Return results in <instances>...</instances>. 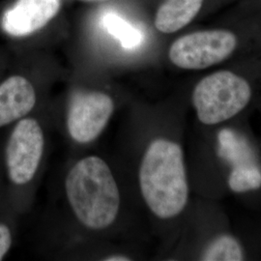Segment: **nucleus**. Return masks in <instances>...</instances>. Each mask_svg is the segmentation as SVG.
Masks as SVG:
<instances>
[{
	"label": "nucleus",
	"instance_id": "4",
	"mask_svg": "<svg viewBox=\"0 0 261 261\" xmlns=\"http://www.w3.org/2000/svg\"><path fill=\"white\" fill-rule=\"evenodd\" d=\"M252 94V86L245 76L230 70H220L196 84L192 100L199 121L215 125L243 111Z\"/></svg>",
	"mask_w": 261,
	"mask_h": 261
},
{
	"label": "nucleus",
	"instance_id": "5",
	"mask_svg": "<svg viewBox=\"0 0 261 261\" xmlns=\"http://www.w3.org/2000/svg\"><path fill=\"white\" fill-rule=\"evenodd\" d=\"M44 135L41 126L32 118L16 125L6 147V164L13 183L27 184L34 177L44 152Z\"/></svg>",
	"mask_w": 261,
	"mask_h": 261
},
{
	"label": "nucleus",
	"instance_id": "2",
	"mask_svg": "<svg viewBox=\"0 0 261 261\" xmlns=\"http://www.w3.org/2000/svg\"><path fill=\"white\" fill-rule=\"evenodd\" d=\"M233 19L219 27L199 29L177 38L168 49L173 65L184 70H204L231 58L242 37L261 22V11L239 4Z\"/></svg>",
	"mask_w": 261,
	"mask_h": 261
},
{
	"label": "nucleus",
	"instance_id": "8",
	"mask_svg": "<svg viewBox=\"0 0 261 261\" xmlns=\"http://www.w3.org/2000/svg\"><path fill=\"white\" fill-rule=\"evenodd\" d=\"M243 0H164L154 17V27L160 33L173 34L201 17Z\"/></svg>",
	"mask_w": 261,
	"mask_h": 261
},
{
	"label": "nucleus",
	"instance_id": "11",
	"mask_svg": "<svg viewBox=\"0 0 261 261\" xmlns=\"http://www.w3.org/2000/svg\"><path fill=\"white\" fill-rule=\"evenodd\" d=\"M103 25L107 32L118 40L125 49H135L143 43L144 35L140 29L114 12L103 16Z\"/></svg>",
	"mask_w": 261,
	"mask_h": 261
},
{
	"label": "nucleus",
	"instance_id": "12",
	"mask_svg": "<svg viewBox=\"0 0 261 261\" xmlns=\"http://www.w3.org/2000/svg\"><path fill=\"white\" fill-rule=\"evenodd\" d=\"M202 260L240 261L244 259V253L240 244L229 235L218 237L211 243L202 254Z\"/></svg>",
	"mask_w": 261,
	"mask_h": 261
},
{
	"label": "nucleus",
	"instance_id": "6",
	"mask_svg": "<svg viewBox=\"0 0 261 261\" xmlns=\"http://www.w3.org/2000/svg\"><path fill=\"white\" fill-rule=\"evenodd\" d=\"M113 110L114 103L108 94L98 91L75 93L67 116L72 139L80 143L93 141L106 128Z\"/></svg>",
	"mask_w": 261,
	"mask_h": 261
},
{
	"label": "nucleus",
	"instance_id": "3",
	"mask_svg": "<svg viewBox=\"0 0 261 261\" xmlns=\"http://www.w3.org/2000/svg\"><path fill=\"white\" fill-rule=\"evenodd\" d=\"M66 194L82 224L91 229H103L115 221L120 194L112 170L97 156L79 161L68 173Z\"/></svg>",
	"mask_w": 261,
	"mask_h": 261
},
{
	"label": "nucleus",
	"instance_id": "10",
	"mask_svg": "<svg viewBox=\"0 0 261 261\" xmlns=\"http://www.w3.org/2000/svg\"><path fill=\"white\" fill-rule=\"evenodd\" d=\"M218 154L231 166V170L260 168L254 151L241 134L223 129L219 133Z\"/></svg>",
	"mask_w": 261,
	"mask_h": 261
},
{
	"label": "nucleus",
	"instance_id": "16",
	"mask_svg": "<svg viewBox=\"0 0 261 261\" xmlns=\"http://www.w3.org/2000/svg\"><path fill=\"white\" fill-rule=\"evenodd\" d=\"M84 1H103V0H84Z\"/></svg>",
	"mask_w": 261,
	"mask_h": 261
},
{
	"label": "nucleus",
	"instance_id": "7",
	"mask_svg": "<svg viewBox=\"0 0 261 261\" xmlns=\"http://www.w3.org/2000/svg\"><path fill=\"white\" fill-rule=\"evenodd\" d=\"M62 0H14L0 17V27L11 37L29 36L45 28L59 12Z\"/></svg>",
	"mask_w": 261,
	"mask_h": 261
},
{
	"label": "nucleus",
	"instance_id": "13",
	"mask_svg": "<svg viewBox=\"0 0 261 261\" xmlns=\"http://www.w3.org/2000/svg\"><path fill=\"white\" fill-rule=\"evenodd\" d=\"M12 245V235L9 227L0 224V260L8 252Z\"/></svg>",
	"mask_w": 261,
	"mask_h": 261
},
{
	"label": "nucleus",
	"instance_id": "14",
	"mask_svg": "<svg viewBox=\"0 0 261 261\" xmlns=\"http://www.w3.org/2000/svg\"><path fill=\"white\" fill-rule=\"evenodd\" d=\"M240 3L246 7L261 11V0H243Z\"/></svg>",
	"mask_w": 261,
	"mask_h": 261
},
{
	"label": "nucleus",
	"instance_id": "9",
	"mask_svg": "<svg viewBox=\"0 0 261 261\" xmlns=\"http://www.w3.org/2000/svg\"><path fill=\"white\" fill-rule=\"evenodd\" d=\"M35 103V89L28 79L9 76L0 84V128L24 117Z\"/></svg>",
	"mask_w": 261,
	"mask_h": 261
},
{
	"label": "nucleus",
	"instance_id": "1",
	"mask_svg": "<svg viewBox=\"0 0 261 261\" xmlns=\"http://www.w3.org/2000/svg\"><path fill=\"white\" fill-rule=\"evenodd\" d=\"M142 196L161 219H170L185 208L189 196L183 151L170 140H154L146 150L140 169Z\"/></svg>",
	"mask_w": 261,
	"mask_h": 261
},
{
	"label": "nucleus",
	"instance_id": "15",
	"mask_svg": "<svg viewBox=\"0 0 261 261\" xmlns=\"http://www.w3.org/2000/svg\"><path fill=\"white\" fill-rule=\"evenodd\" d=\"M106 261H129L130 260L129 257L124 255H112L105 259Z\"/></svg>",
	"mask_w": 261,
	"mask_h": 261
}]
</instances>
